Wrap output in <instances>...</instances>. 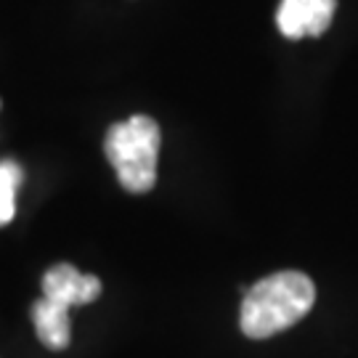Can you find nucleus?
Returning <instances> with one entry per match:
<instances>
[{"instance_id": "1", "label": "nucleus", "mask_w": 358, "mask_h": 358, "mask_svg": "<svg viewBox=\"0 0 358 358\" xmlns=\"http://www.w3.org/2000/svg\"><path fill=\"white\" fill-rule=\"evenodd\" d=\"M316 303V287L300 271H279L244 294L239 324L252 340H266L294 327Z\"/></svg>"}, {"instance_id": "3", "label": "nucleus", "mask_w": 358, "mask_h": 358, "mask_svg": "<svg viewBox=\"0 0 358 358\" xmlns=\"http://www.w3.org/2000/svg\"><path fill=\"white\" fill-rule=\"evenodd\" d=\"M334 19V0H282L276 24L284 38H316Z\"/></svg>"}, {"instance_id": "2", "label": "nucleus", "mask_w": 358, "mask_h": 358, "mask_svg": "<svg viewBox=\"0 0 358 358\" xmlns=\"http://www.w3.org/2000/svg\"><path fill=\"white\" fill-rule=\"evenodd\" d=\"M159 143V125L146 115H133L106 130L103 152L128 192L146 194L154 189Z\"/></svg>"}, {"instance_id": "5", "label": "nucleus", "mask_w": 358, "mask_h": 358, "mask_svg": "<svg viewBox=\"0 0 358 358\" xmlns=\"http://www.w3.org/2000/svg\"><path fill=\"white\" fill-rule=\"evenodd\" d=\"M32 321L43 345L51 350H64L72 340V329H69V308L53 303L48 297H40L32 306Z\"/></svg>"}, {"instance_id": "4", "label": "nucleus", "mask_w": 358, "mask_h": 358, "mask_svg": "<svg viewBox=\"0 0 358 358\" xmlns=\"http://www.w3.org/2000/svg\"><path fill=\"white\" fill-rule=\"evenodd\" d=\"M99 294H101L99 276L80 273L69 263H59L45 271V276H43V297H48L59 306H85V303H93Z\"/></svg>"}, {"instance_id": "6", "label": "nucleus", "mask_w": 358, "mask_h": 358, "mask_svg": "<svg viewBox=\"0 0 358 358\" xmlns=\"http://www.w3.org/2000/svg\"><path fill=\"white\" fill-rule=\"evenodd\" d=\"M22 186V167L6 159L0 162V226L11 223L16 215V192Z\"/></svg>"}]
</instances>
